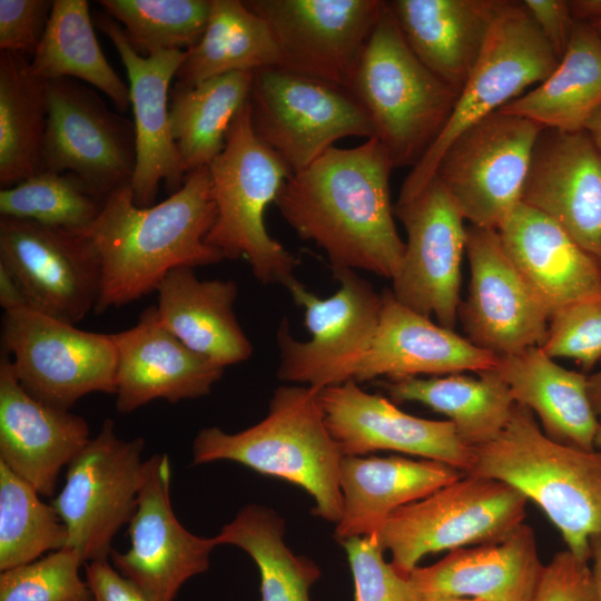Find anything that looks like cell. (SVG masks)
I'll list each match as a JSON object with an SVG mask.
<instances>
[{
    "mask_svg": "<svg viewBox=\"0 0 601 601\" xmlns=\"http://www.w3.org/2000/svg\"><path fill=\"white\" fill-rule=\"evenodd\" d=\"M392 160L374 137L353 148L332 147L292 174L275 200L296 234L327 255L331 268L363 269L393 279L405 243L394 223Z\"/></svg>",
    "mask_w": 601,
    "mask_h": 601,
    "instance_id": "obj_1",
    "label": "cell"
},
{
    "mask_svg": "<svg viewBox=\"0 0 601 601\" xmlns=\"http://www.w3.org/2000/svg\"><path fill=\"white\" fill-rule=\"evenodd\" d=\"M215 218L208 166L189 173L179 190L149 207L134 203L130 185L114 191L93 223L78 231L92 244L100 263L95 312L101 314L157 290L175 268L225 259L205 242Z\"/></svg>",
    "mask_w": 601,
    "mask_h": 601,
    "instance_id": "obj_2",
    "label": "cell"
},
{
    "mask_svg": "<svg viewBox=\"0 0 601 601\" xmlns=\"http://www.w3.org/2000/svg\"><path fill=\"white\" fill-rule=\"evenodd\" d=\"M464 475L502 481L533 501L561 533L566 549L591 558L601 535V451L559 443L530 410L515 404L503 430L473 447Z\"/></svg>",
    "mask_w": 601,
    "mask_h": 601,
    "instance_id": "obj_3",
    "label": "cell"
},
{
    "mask_svg": "<svg viewBox=\"0 0 601 601\" xmlns=\"http://www.w3.org/2000/svg\"><path fill=\"white\" fill-rule=\"evenodd\" d=\"M191 452L193 465L231 461L296 484L314 499V515L341 520L344 456L326 426L318 390L279 386L259 423L237 433L205 427L194 439Z\"/></svg>",
    "mask_w": 601,
    "mask_h": 601,
    "instance_id": "obj_4",
    "label": "cell"
},
{
    "mask_svg": "<svg viewBox=\"0 0 601 601\" xmlns=\"http://www.w3.org/2000/svg\"><path fill=\"white\" fill-rule=\"evenodd\" d=\"M346 88L394 168L411 169L442 132L460 95L413 53L387 1Z\"/></svg>",
    "mask_w": 601,
    "mask_h": 601,
    "instance_id": "obj_5",
    "label": "cell"
},
{
    "mask_svg": "<svg viewBox=\"0 0 601 601\" xmlns=\"http://www.w3.org/2000/svg\"><path fill=\"white\" fill-rule=\"evenodd\" d=\"M216 218L205 242L224 258L246 259L262 284L286 286L299 260L268 234L265 211L292 175L258 139L248 100L235 116L225 147L208 166Z\"/></svg>",
    "mask_w": 601,
    "mask_h": 601,
    "instance_id": "obj_6",
    "label": "cell"
},
{
    "mask_svg": "<svg viewBox=\"0 0 601 601\" xmlns=\"http://www.w3.org/2000/svg\"><path fill=\"white\" fill-rule=\"evenodd\" d=\"M526 497L490 477L463 475L392 513L373 535L404 578L430 553L501 541L525 518Z\"/></svg>",
    "mask_w": 601,
    "mask_h": 601,
    "instance_id": "obj_7",
    "label": "cell"
},
{
    "mask_svg": "<svg viewBox=\"0 0 601 601\" xmlns=\"http://www.w3.org/2000/svg\"><path fill=\"white\" fill-rule=\"evenodd\" d=\"M559 60L523 1L503 0L449 121L411 169L397 201L415 197L430 184L444 151L461 132L542 82Z\"/></svg>",
    "mask_w": 601,
    "mask_h": 601,
    "instance_id": "obj_8",
    "label": "cell"
},
{
    "mask_svg": "<svg viewBox=\"0 0 601 601\" xmlns=\"http://www.w3.org/2000/svg\"><path fill=\"white\" fill-rule=\"evenodd\" d=\"M332 270L339 288L329 297L316 296L296 278L285 286L304 309L311 338L297 341L290 334L287 319L282 321L277 331V376L284 382L322 390L354 381L373 344L382 294L353 269Z\"/></svg>",
    "mask_w": 601,
    "mask_h": 601,
    "instance_id": "obj_9",
    "label": "cell"
},
{
    "mask_svg": "<svg viewBox=\"0 0 601 601\" xmlns=\"http://www.w3.org/2000/svg\"><path fill=\"white\" fill-rule=\"evenodd\" d=\"M248 104L255 135L292 174L343 138L374 137L367 114L346 87L282 68L254 72Z\"/></svg>",
    "mask_w": 601,
    "mask_h": 601,
    "instance_id": "obj_10",
    "label": "cell"
},
{
    "mask_svg": "<svg viewBox=\"0 0 601 601\" xmlns=\"http://www.w3.org/2000/svg\"><path fill=\"white\" fill-rule=\"evenodd\" d=\"M1 343L19 383L40 402L69 410L90 393H116L117 348L111 334L21 308L3 313Z\"/></svg>",
    "mask_w": 601,
    "mask_h": 601,
    "instance_id": "obj_11",
    "label": "cell"
},
{
    "mask_svg": "<svg viewBox=\"0 0 601 601\" xmlns=\"http://www.w3.org/2000/svg\"><path fill=\"white\" fill-rule=\"evenodd\" d=\"M145 441L120 439L106 418L83 450L67 466L66 481L52 506L66 525L65 548L83 564L108 561L112 540L130 522L144 480Z\"/></svg>",
    "mask_w": 601,
    "mask_h": 601,
    "instance_id": "obj_12",
    "label": "cell"
},
{
    "mask_svg": "<svg viewBox=\"0 0 601 601\" xmlns=\"http://www.w3.org/2000/svg\"><path fill=\"white\" fill-rule=\"evenodd\" d=\"M542 129L497 110L461 132L444 151L434 177L471 226L497 230L521 203Z\"/></svg>",
    "mask_w": 601,
    "mask_h": 601,
    "instance_id": "obj_13",
    "label": "cell"
},
{
    "mask_svg": "<svg viewBox=\"0 0 601 601\" xmlns=\"http://www.w3.org/2000/svg\"><path fill=\"white\" fill-rule=\"evenodd\" d=\"M42 170L78 176L102 204L130 185L136 166L134 122L111 111L86 83L46 80Z\"/></svg>",
    "mask_w": 601,
    "mask_h": 601,
    "instance_id": "obj_14",
    "label": "cell"
},
{
    "mask_svg": "<svg viewBox=\"0 0 601 601\" xmlns=\"http://www.w3.org/2000/svg\"><path fill=\"white\" fill-rule=\"evenodd\" d=\"M269 26L277 68L347 87L383 12L381 0H246Z\"/></svg>",
    "mask_w": 601,
    "mask_h": 601,
    "instance_id": "obj_15",
    "label": "cell"
},
{
    "mask_svg": "<svg viewBox=\"0 0 601 601\" xmlns=\"http://www.w3.org/2000/svg\"><path fill=\"white\" fill-rule=\"evenodd\" d=\"M0 264L18 280L33 309L73 325L95 312L100 263L81 234L0 217Z\"/></svg>",
    "mask_w": 601,
    "mask_h": 601,
    "instance_id": "obj_16",
    "label": "cell"
},
{
    "mask_svg": "<svg viewBox=\"0 0 601 601\" xmlns=\"http://www.w3.org/2000/svg\"><path fill=\"white\" fill-rule=\"evenodd\" d=\"M170 462L166 453L145 461L135 513L128 523L130 548L112 550L114 568L149 601H175L181 587L208 570L215 536L189 532L170 500Z\"/></svg>",
    "mask_w": 601,
    "mask_h": 601,
    "instance_id": "obj_17",
    "label": "cell"
},
{
    "mask_svg": "<svg viewBox=\"0 0 601 601\" xmlns=\"http://www.w3.org/2000/svg\"><path fill=\"white\" fill-rule=\"evenodd\" d=\"M394 216L403 224L407 242L392 293L404 306L454 329L462 302L464 218L435 177L415 197L396 201Z\"/></svg>",
    "mask_w": 601,
    "mask_h": 601,
    "instance_id": "obj_18",
    "label": "cell"
},
{
    "mask_svg": "<svg viewBox=\"0 0 601 601\" xmlns=\"http://www.w3.org/2000/svg\"><path fill=\"white\" fill-rule=\"evenodd\" d=\"M467 296L459 317L466 338L496 357L540 346L550 315L534 296L495 229L466 228Z\"/></svg>",
    "mask_w": 601,
    "mask_h": 601,
    "instance_id": "obj_19",
    "label": "cell"
},
{
    "mask_svg": "<svg viewBox=\"0 0 601 601\" xmlns=\"http://www.w3.org/2000/svg\"><path fill=\"white\" fill-rule=\"evenodd\" d=\"M93 21L112 42L127 71L136 141L130 189L138 207H149L161 183L171 195L183 187L187 176L169 118L170 83L186 50L158 51L144 57L131 47L120 23L110 16L100 13Z\"/></svg>",
    "mask_w": 601,
    "mask_h": 601,
    "instance_id": "obj_20",
    "label": "cell"
},
{
    "mask_svg": "<svg viewBox=\"0 0 601 601\" xmlns=\"http://www.w3.org/2000/svg\"><path fill=\"white\" fill-rule=\"evenodd\" d=\"M318 398L343 456L388 450L442 462L463 474L472 464V449L447 420L405 413L390 400L365 392L355 381L318 390Z\"/></svg>",
    "mask_w": 601,
    "mask_h": 601,
    "instance_id": "obj_21",
    "label": "cell"
},
{
    "mask_svg": "<svg viewBox=\"0 0 601 601\" xmlns=\"http://www.w3.org/2000/svg\"><path fill=\"white\" fill-rule=\"evenodd\" d=\"M521 203L554 220L601 265V154L585 130H541Z\"/></svg>",
    "mask_w": 601,
    "mask_h": 601,
    "instance_id": "obj_22",
    "label": "cell"
},
{
    "mask_svg": "<svg viewBox=\"0 0 601 601\" xmlns=\"http://www.w3.org/2000/svg\"><path fill=\"white\" fill-rule=\"evenodd\" d=\"M90 440L87 421L31 396L1 351L0 463L40 495L52 497L61 470Z\"/></svg>",
    "mask_w": 601,
    "mask_h": 601,
    "instance_id": "obj_23",
    "label": "cell"
},
{
    "mask_svg": "<svg viewBox=\"0 0 601 601\" xmlns=\"http://www.w3.org/2000/svg\"><path fill=\"white\" fill-rule=\"evenodd\" d=\"M117 348L116 408L128 414L155 401L178 403L209 394L224 367L195 353L158 319L156 306L111 334Z\"/></svg>",
    "mask_w": 601,
    "mask_h": 601,
    "instance_id": "obj_24",
    "label": "cell"
},
{
    "mask_svg": "<svg viewBox=\"0 0 601 601\" xmlns=\"http://www.w3.org/2000/svg\"><path fill=\"white\" fill-rule=\"evenodd\" d=\"M544 564L534 531L522 523L505 539L450 551L406 578L413 601H532Z\"/></svg>",
    "mask_w": 601,
    "mask_h": 601,
    "instance_id": "obj_25",
    "label": "cell"
},
{
    "mask_svg": "<svg viewBox=\"0 0 601 601\" xmlns=\"http://www.w3.org/2000/svg\"><path fill=\"white\" fill-rule=\"evenodd\" d=\"M496 362L495 355L404 306L392 290L385 289L373 344L354 381L358 383L381 376L398 381L466 371L481 373L494 368Z\"/></svg>",
    "mask_w": 601,
    "mask_h": 601,
    "instance_id": "obj_26",
    "label": "cell"
},
{
    "mask_svg": "<svg viewBox=\"0 0 601 601\" xmlns=\"http://www.w3.org/2000/svg\"><path fill=\"white\" fill-rule=\"evenodd\" d=\"M503 248L550 317L601 293V265L554 220L519 203L497 228Z\"/></svg>",
    "mask_w": 601,
    "mask_h": 601,
    "instance_id": "obj_27",
    "label": "cell"
},
{
    "mask_svg": "<svg viewBox=\"0 0 601 601\" xmlns=\"http://www.w3.org/2000/svg\"><path fill=\"white\" fill-rule=\"evenodd\" d=\"M503 0H393L404 40L435 76L461 92Z\"/></svg>",
    "mask_w": 601,
    "mask_h": 601,
    "instance_id": "obj_28",
    "label": "cell"
},
{
    "mask_svg": "<svg viewBox=\"0 0 601 601\" xmlns=\"http://www.w3.org/2000/svg\"><path fill=\"white\" fill-rule=\"evenodd\" d=\"M464 474L433 460L344 456L339 469L338 542L374 535L400 508L422 500Z\"/></svg>",
    "mask_w": 601,
    "mask_h": 601,
    "instance_id": "obj_29",
    "label": "cell"
},
{
    "mask_svg": "<svg viewBox=\"0 0 601 601\" xmlns=\"http://www.w3.org/2000/svg\"><path fill=\"white\" fill-rule=\"evenodd\" d=\"M156 292L158 319L191 351L224 368L252 356V343L234 313V280L199 279L195 268L179 267Z\"/></svg>",
    "mask_w": 601,
    "mask_h": 601,
    "instance_id": "obj_30",
    "label": "cell"
},
{
    "mask_svg": "<svg viewBox=\"0 0 601 601\" xmlns=\"http://www.w3.org/2000/svg\"><path fill=\"white\" fill-rule=\"evenodd\" d=\"M495 372L515 404L536 415L550 439L593 450L600 418L588 394V374L565 368L540 346L497 357Z\"/></svg>",
    "mask_w": 601,
    "mask_h": 601,
    "instance_id": "obj_31",
    "label": "cell"
},
{
    "mask_svg": "<svg viewBox=\"0 0 601 601\" xmlns=\"http://www.w3.org/2000/svg\"><path fill=\"white\" fill-rule=\"evenodd\" d=\"M601 106V36L589 22L577 21L569 46L554 70L538 86L500 110L530 119L543 128L583 130Z\"/></svg>",
    "mask_w": 601,
    "mask_h": 601,
    "instance_id": "obj_32",
    "label": "cell"
},
{
    "mask_svg": "<svg viewBox=\"0 0 601 601\" xmlns=\"http://www.w3.org/2000/svg\"><path fill=\"white\" fill-rule=\"evenodd\" d=\"M477 377L450 374L382 383L395 403L416 402L447 417L470 449L493 440L508 423L515 402L494 368Z\"/></svg>",
    "mask_w": 601,
    "mask_h": 601,
    "instance_id": "obj_33",
    "label": "cell"
},
{
    "mask_svg": "<svg viewBox=\"0 0 601 601\" xmlns=\"http://www.w3.org/2000/svg\"><path fill=\"white\" fill-rule=\"evenodd\" d=\"M280 57L269 26L240 0H210L206 29L186 50L177 83L193 86L231 72L278 67Z\"/></svg>",
    "mask_w": 601,
    "mask_h": 601,
    "instance_id": "obj_34",
    "label": "cell"
},
{
    "mask_svg": "<svg viewBox=\"0 0 601 601\" xmlns=\"http://www.w3.org/2000/svg\"><path fill=\"white\" fill-rule=\"evenodd\" d=\"M30 66L43 80L76 79L105 93L118 110L130 107L129 86L109 65L97 41L87 0H53Z\"/></svg>",
    "mask_w": 601,
    "mask_h": 601,
    "instance_id": "obj_35",
    "label": "cell"
},
{
    "mask_svg": "<svg viewBox=\"0 0 601 601\" xmlns=\"http://www.w3.org/2000/svg\"><path fill=\"white\" fill-rule=\"evenodd\" d=\"M254 72H231L193 86L175 85L169 118L186 175L209 166L225 147L229 127L249 97Z\"/></svg>",
    "mask_w": 601,
    "mask_h": 601,
    "instance_id": "obj_36",
    "label": "cell"
},
{
    "mask_svg": "<svg viewBox=\"0 0 601 601\" xmlns=\"http://www.w3.org/2000/svg\"><path fill=\"white\" fill-rule=\"evenodd\" d=\"M46 128V80L24 55L0 51L1 189L42 170Z\"/></svg>",
    "mask_w": 601,
    "mask_h": 601,
    "instance_id": "obj_37",
    "label": "cell"
},
{
    "mask_svg": "<svg viewBox=\"0 0 601 601\" xmlns=\"http://www.w3.org/2000/svg\"><path fill=\"white\" fill-rule=\"evenodd\" d=\"M284 520L272 509L248 504L215 536L217 544L245 551L260 574V601H311L309 591L321 570L284 541Z\"/></svg>",
    "mask_w": 601,
    "mask_h": 601,
    "instance_id": "obj_38",
    "label": "cell"
},
{
    "mask_svg": "<svg viewBox=\"0 0 601 601\" xmlns=\"http://www.w3.org/2000/svg\"><path fill=\"white\" fill-rule=\"evenodd\" d=\"M68 533L52 505L0 463V571L66 546Z\"/></svg>",
    "mask_w": 601,
    "mask_h": 601,
    "instance_id": "obj_39",
    "label": "cell"
},
{
    "mask_svg": "<svg viewBox=\"0 0 601 601\" xmlns=\"http://www.w3.org/2000/svg\"><path fill=\"white\" fill-rule=\"evenodd\" d=\"M105 12L121 23L131 47L147 57L187 50L204 33L210 0H101Z\"/></svg>",
    "mask_w": 601,
    "mask_h": 601,
    "instance_id": "obj_40",
    "label": "cell"
},
{
    "mask_svg": "<svg viewBox=\"0 0 601 601\" xmlns=\"http://www.w3.org/2000/svg\"><path fill=\"white\" fill-rule=\"evenodd\" d=\"M99 201L75 174L40 170L0 190L1 217L32 220L75 233L89 227Z\"/></svg>",
    "mask_w": 601,
    "mask_h": 601,
    "instance_id": "obj_41",
    "label": "cell"
},
{
    "mask_svg": "<svg viewBox=\"0 0 601 601\" xmlns=\"http://www.w3.org/2000/svg\"><path fill=\"white\" fill-rule=\"evenodd\" d=\"M85 565L69 548L0 574V601H93L87 580L80 575Z\"/></svg>",
    "mask_w": 601,
    "mask_h": 601,
    "instance_id": "obj_42",
    "label": "cell"
},
{
    "mask_svg": "<svg viewBox=\"0 0 601 601\" xmlns=\"http://www.w3.org/2000/svg\"><path fill=\"white\" fill-rule=\"evenodd\" d=\"M540 348L553 359H574L583 373L598 366L601 362V293L554 313Z\"/></svg>",
    "mask_w": 601,
    "mask_h": 601,
    "instance_id": "obj_43",
    "label": "cell"
},
{
    "mask_svg": "<svg viewBox=\"0 0 601 601\" xmlns=\"http://www.w3.org/2000/svg\"><path fill=\"white\" fill-rule=\"evenodd\" d=\"M339 543L347 554L355 601H413L406 578L385 561L375 536L351 538Z\"/></svg>",
    "mask_w": 601,
    "mask_h": 601,
    "instance_id": "obj_44",
    "label": "cell"
},
{
    "mask_svg": "<svg viewBox=\"0 0 601 601\" xmlns=\"http://www.w3.org/2000/svg\"><path fill=\"white\" fill-rule=\"evenodd\" d=\"M532 601H598L589 560L559 551L544 564Z\"/></svg>",
    "mask_w": 601,
    "mask_h": 601,
    "instance_id": "obj_45",
    "label": "cell"
},
{
    "mask_svg": "<svg viewBox=\"0 0 601 601\" xmlns=\"http://www.w3.org/2000/svg\"><path fill=\"white\" fill-rule=\"evenodd\" d=\"M52 4L50 0H0V51L33 56Z\"/></svg>",
    "mask_w": 601,
    "mask_h": 601,
    "instance_id": "obj_46",
    "label": "cell"
},
{
    "mask_svg": "<svg viewBox=\"0 0 601 601\" xmlns=\"http://www.w3.org/2000/svg\"><path fill=\"white\" fill-rule=\"evenodd\" d=\"M523 3L560 59L569 46L577 22L569 1L524 0Z\"/></svg>",
    "mask_w": 601,
    "mask_h": 601,
    "instance_id": "obj_47",
    "label": "cell"
},
{
    "mask_svg": "<svg viewBox=\"0 0 601 601\" xmlns=\"http://www.w3.org/2000/svg\"><path fill=\"white\" fill-rule=\"evenodd\" d=\"M85 568L93 601H149L108 561L90 562Z\"/></svg>",
    "mask_w": 601,
    "mask_h": 601,
    "instance_id": "obj_48",
    "label": "cell"
},
{
    "mask_svg": "<svg viewBox=\"0 0 601 601\" xmlns=\"http://www.w3.org/2000/svg\"><path fill=\"white\" fill-rule=\"evenodd\" d=\"M0 305L4 312L32 308L13 275L0 264Z\"/></svg>",
    "mask_w": 601,
    "mask_h": 601,
    "instance_id": "obj_49",
    "label": "cell"
},
{
    "mask_svg": "<svg viewBox=\"0 0 601 601\" xmlns=\"http://www.w3.org/2000/svg\"><path fill=\"white\" fill-rule=\"evenodd\" d=\"M569 4L575 21L590 23L601 20V0H572Z\"/></svg>",
    "mask_w": 601,
    "mask_h": 601,
    "instance_id": "obj_50",
    "label": "cell"
},
{
    "mask_svg": "<svg viewBox=\"0 0 601 601\" xmlns=\"http://www.w3.org/2000/svg\"><path fill=\"white\" fill-rule=\"evenodd\" d=\"M588 394L591 405L598 415L601 417V362L594 372L588 374Z\"/></svg>",
    "mask_w": 601,
    "mask_h": 601,
    "instance_id": "obj_51",
    "label": "cell"
},
{
    "mask_svg": "<svg viewBox=\"0 0 601 601\" xmlns=\"http://www.w3.org/2000/svg\"><path fill=\"white\" fill-rule=\"evenodd\" d=\"M591 558L592 574L594 579L598 601H601V535L591 539Z\"/></svg>",
    "mask_w": 601,
    "mask_h": 601,
    "instance_id": "obj_52",
    "label": "cell"
},
{
    "mask_svg": "<svg viewBox=\"0 0 601 601\" xmlns=\"http://www.w3.org/2000/svg\"><path fill=\"white\" fill-rule=\"evenodd\" d=\"M583 130L587 131L594 146L601 154V106L595 109L585 121Z\"/></svg>",
    "mask_w": 601,
    "mask_h": 601,
    "instance_id": "obj_53",
    "label": "cell"
},
{
    "mask_svg": "<svg viewBox=\"0 0 601 601\" xmlns=\"http://www.w3.org/2000/svg\"><path fill=\"white\" fill-rule=\"evenodd\" d=\"M594 447L601 451V420L595 434Z\"/></svg>",
    "mask_w": 601,
    "mask_h": 601,
    "instance_id": "obj_54",
    "label": "cell"
},
{
    "mask_svg": "<svg viewBox=\"0 0 601 601\" xmlns=\"http://www.w3.org/2000/svg\"><path fill=\"white\" fill-rule=\"evenodd\" d=\"M590 23L599 32V35L601 36V20L590 22Z\"/></svg>",
    "mask_w": 601,
    "mask_h": 601,
    "instance_id": "obj_55",
    "label": "cell"
},
{
    "mask_svg": "<svg viewBox=\"0 0 601 601\" xmlns=\"http://www.w3.org/2000/svg\"><path fill=\"white\" fill-rule=\"evenodd\" d=\"M442 601H477L473 599H450V600H442Z\"/></svg>",
    "mask_w": 601,
    "mask_h": 601,
    "instance_id": "obj_56",
    "label": "cell"
}]
</instances>
